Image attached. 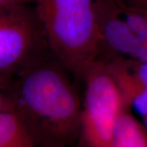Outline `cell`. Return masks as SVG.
I'll use <instances>...</instances> for the list:
<instances>
[{
  "mask_svg": "<svg viewBox=\"0 0 147 147\" xmlns=\"http://www.w3.org/2000/svg\"><path fill=\"white\" fill-rule=\"evenodd\" d=\"M53 53L2 89L36 147L79 141L83 104L69 71Z\"/></svg>",
  "mask_w": 147,
  "mask_h": 147,
  "instance_id": "1",
  "label": "cell"
},
{
  "mask_svg": "<svg viewBox=\"0 0 147 147\" xmlns=\"http://www.w3.org/2000/svg\"><path fill=\"white\" fill-rule=\"evenodd\" d=\"M35 4L53 54L83 79L100 52L96 0H37Z\"/></svg>",
  "mask_w": 147,
  "mask_h": 147,
  "instance_id": "2",
  "label": "cell"
},
{
  "mask_svg": "<svg viewBox=\"0 0 147 147\" xmlns=\"http://www.w3.org/2000/svg\"><path fill=\"white\" fill-rule=\"evenodd\" d=\"M53 52L36 8L0 9V86L47 57Z\"/></svg>",
  "mask_w": 147,
  "mask_h": 147,
  "instance_id": "3",
  "label": "cell"
},
{
  "mask_svg": "<svg viewBox=\"0 0 147 147\" xmlns=\"http://www.w3.org/2000/svg\"><path fill=\"white\" fill-rule=\"evenodd\" d=\"M82 80L85 94L79 142L83 147H112L117 120L129 110L103 61L96 60Z\"/></svg>",
  "mask_w": 147,
  "mask_h": 147,
  "instance_id": "4",
  "label": "cell"
},
{
  "mask_svg": "<svg viewBox=\"0 0 147 147\" xmlns=\"http://www.w3.org/2000/svg\"><path fill=\"white\" fill-rule=\"evenodd\" d=\"M105 62L117 84L127 110L134 108L142 117L147 115V61L121 55H106Z\"/></svg>",
  "mask_w": 147,
  "mask_h": 147,
  "instance_id": "5",
  "label": "cell"
},
{
  "mask_svg": "<svg viewBox=\"0 0 147 147\" xmlns=\"http://www.w3.org/2000/svg\"><path fill=\"white\" fill-rule=\"evenodd\" d=\"M96 16L100 39L99 57L113 54L135 57L137 36L121 15L115 0H96Z\"/></svg>",
  "mask_w": 147,
  "mask_h": 147,
  "instance_id": "6",
  "label": "cell"
},
{
  "mask_svg": "<svg viewBox=\"0 0 147 147\" xmlns=\"http://www.w3.org/2000/svg\"><path fill=\"white\" fill-rule=\"evenodd\" d=\"M0 147H36L7 96L0 94Z\"/></svg>",
  "mask_w": 147,
  "mask_h": 147,
  "instance_id": "7",
  "label": "cell"
},
{
  "mask_svg": "<svg viewBox=\"0 0 147 147\" xmlns=\"http://www.w3.org/2000/svg\"><path fill=\"white\" fill-rule=\"evenodd\" d=\"M120 13L129 24L137 38L134 59L147 61V6L127 0H115Z\"/></svg>",
  "mask_w": 147,
  "mask_h": 147,
  "instance_id": "8",
  "label": "cell"
},
{
  "mask_svg": "<svg viewBox=\"0 0 147 147\" xmlns=\"http://www.w3.org/2000/svg\"><path fill=\"white\" fill-rule=\"evenodd\" d=\"M112 147H147L145 127L128 110H124L117 120Z\"/></svg>",
  "mask_w": 147,
  "mask_h": 147,
  "instance_id": "9",
  "label": "cell"
},
{
  "mask_svg": "<svg viewBox=\"0 0 147 147\" xmlns=\"http://www.w3.org/2000/svg\"><path fill=\"white\" fill-rule=\"evenodd\" d=\"M37 0H0V9L9 8L17 6L29 5L30 3H36Z\"/></svg>",
  "mask_w": 147,
  "mask_h": 147,
  "instance_id": "10",
  "label": "cell"
},
{
  "mask_svg": "<svg viewBox=\"0 0 147 147\" xmlns=\"http://www.w3.org/2000/svg\"><path fill=\"white\" fill-rule=\"evenodd\" d=\"M132 3H136L138 4H142V5L147 6V0H128Z\"/></svg>",
  "mask_w": 147,
  "mask_h": 147,
  "instance_id": "11",
  "label": "cell"
},
{
  "mask_svg": "<svg viewBox=\"0 0 147 147\" xmlns=\"http://www.w3.org/2000/svg\"><path fill=\"white\" fill-rule=\"evenodd\" d=\"M142 120H143V125L145 127V129H146L147 133V115L145 116V117H142Z\"/></svg>",
  "mask_w": 147,
  "mask_h": 147,
  "instance_id": "12",
  "label": "cell"
}]
</instances>
